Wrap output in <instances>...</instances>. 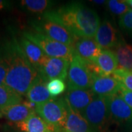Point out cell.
<instances>
[{
	"instance_id": "7402d4cb",
	"label": "cell",
	"mask_w": 132,
	"mask_h": 132,
	"mask_svg": "<svg viewBox=\"0 0 132 132\" xmlns=\"http://www.w3.org/2000/svg\"><path fill=\"white\" fill-rule=\"evenodd\" d=\"M21 5L33 13H42L48 8L51 2L47 0H23Z\"/></svg>"
},
{
	"instance_id": "8fae6325",
	"label": "cell",
	"mask_w": 132,
	"mask_h": 132,
	"mask_svg": "<svg viewBox=\"0 0 132 132\" xmlns=\"http://www.w3.org/2000/svg\"><path fill=\"white\" fill-rule=\"evenodd\" d=\"M95 94L90 90L68 87L64 96L68 107L78 113H81L95 98Z\"/></svg>"
},
{
	"instance_id": "7c38bea8",
	"label": "cell",
	"mask_w": 132,
	"mask_h": 132,
	"mask_svg": "<svg viewBox=\"0 0 132 132\" xmlns=\"http://www.w3.org/2000/svg\"><path fill=\"white\" fill-rule=\"evenodd\" d=\"M122 85L112 76L93 75L91 90L96 96L110 97L119 93Z\"/></svg>"
},
{
	"instance_id": "3957f363",
	"label": "cell",
	"mask_w": 132,
	"mask_h": 132,
	"mask_svg": "<svg viewBox=\"0 0 132 132\" xmlns=\"http://www.w3.org/2000/svg\"><path fill=\"white\" fill-rule=\"evenodd\" d=\"M68 109V106L64 97H56L46 103L38 105L35 112L53 131L62 132L65 126Z\"/></svg>"
},
{
	"instance_id": "4fadbf2b",
	"label": "cell",
	"mask_w": 132,
	"mask_h": 132,
	"mask_svg": "<svg viewBox=\"0 0 132 132\" xmlns=\"http://www.w3.org/2000/svg\"><path fill=\"white\" fill-rule=\"evenodd\" d=\"M95 40L103 50L115 48L120 43L116 29L107 20H104L100 24L95 35Z\"/></svg>"
},
{
	"instance_id": "2e32d148",
	"label": "cell",
	"mask_w": 132,
	"mask_h": 132,
	"mask_svg": "<svg viewBox=\"0 0 132 132\" xmlns=\"http://www.w3.org/2000/svg\"><path fill=\"white\" fill-rule=\"evenodd\" d=\"M46 84L47 81L39 74L26 95L29 101L39 105L54 98L48 90Z\"/></svg>"
},
{
	"instance_id": "484cf974",
	"label": "cell",
	"mask_w": 132,
	"mask_h": 132,
	"mask_svg": "<svg viewBox=\"0 0 132 132\" xmlns=\"http://www.w3.org/2000/svg\"><path fill=\"white\" fill-rule=\"evenodd\" d=\"M119 24L120 27L128 32H132V10H130L126 13L120 16Z\"/></svg>"
},
{
	"instance_id": "83f0119b",
	"label": "cell",
	"mask_w": 132,
	"mask_h": 132,
	"mask_svg": "<svg viewBox=\"0 0 132 132\" xmlns=\"http://www.w3.org/2000/svg\"><path fill=\"white\" fill-rule=\"evenodd\" d=\"M6 73H7V70H6L5 62L3 58L0 55V85L5 84Z\"/></svg>"
},
{
	"instance_id": "7a4b0ae2",
	"label": "cell",
	"mask_w": 132,
	"mask_h": 132,
	"mask_svg": "<svg viewBox=\"0 0 132 132\" xmlns=\"http://www.w3.org/2000/svg\"><path fill=\"white\" fill-rule=\"evenodd\" d=\"M43 17L60 24L76 38H93L101 24L97 13L80 3H72L56 11L46 12Z\"/></svg>"
},
{
	"instance_id": "cb8c5ba5",
	"label": "cell",
	"mask_w": 132,
	"mask_h": 132,
	"mask_svg": "<svg viewBox=\"0 0 132 132\" xmlns=\"http://www.w3.org/2000/svg\"><path fill=\"white\" fill-rule=\"evenodd\" d=\"M106 4L109 11L117 15L122 16L131 10L126 3V1L110 0L106 2Z\"/></svg>"
},
{
	"instance_id": "603a6c76",
	"label": "cell",
	"mask_w": 132,
	"mask_h": 132,
	"mask_svg": "<svg viewBox=\"0 0 132 132\" xmlns=\"http://www.w3.org/2000/svg\"><path fill=\"white\" fill-rule=\"evenodd\" d=\"M112 76L120 81L124 88L132 91V71L117 69Z\"/></svg>"
},
{
	"instance_id": "d6986e66",
	"label": "cell",
	"mask_w": 132,
	"mask_h": 132,
	"mask_svg": "<svg viewBox=\"0 0 132 132\" xmlns=\"http://www.w3.org/2000/svg\"><path fill=\"white\" fill-rule=\"evenodd\" d=\"M18 128L24 132H54L42 118L34 112L27 120L16 123Z\"/></svg>"
},
{
	"instance_id": "6da1fadb",
	"label": "cell",
	"mask_w": 132,
	"mask_h": 132,
	"mask_svg": "<svg viewBox=\"0 0 132 132\" xmlns=\"http://www.w3.org/2000/svg\"><path fill=\"white\" fill-rule=\"evenodd\" d=\"M0 55L5 61L7 70L5 85L21 95H27L39 73L24 54L19 41L13 38L5 43Z\"/></svg>"
},
{
	"instance_id": "ac0fdd59",
	"label": "cell",
	"mask_w": 132,
	"mask_h": 132,
	"mask_svg": "<svg viewBox=\"0 0 132 132\" xmlns=\"http://www.w3.org/2000/svg\"><path fill=\"white\" fill-rule=\"evenodd\" d=\"M0 112L7 120L15 124L24 121L32 114L35 112V111L28 108L23 103L1 109Z\"/></svg>"
},
{
	"instance_id": "52a82bcc",
	"label": "cell",
	"mask_w": 132,
	"mask_h": 132,
	"mask_svg": "<svg viewBox=\"0 0 132 132\" xmlns=\"http://www.w3.org/2000/svg\"><path fill=\"white\" fill-rule=\"evenodd\" d=\"M34 27L36 32L72 47L77 38L62 25L45 17L35 24Z\"/></svg>"
},
{
	"instance_id": "f546056e",
	"label": "cell",
	"mask_w": 132,
	"mask_h": 132,
	"mask_svg": "<svg viewBox=\"0 0 132 132\" xmlns=\"http://www.w3.org/2000/svg\"><path fill=\"white\" fill-rule=\"evenodd\" d=\"M93 2H94L95 4H98V5H102V4H104V3H106V2H107L106 1H104V0H93V1H92Z\"/></svg>"
},
{
	"instance_id": "9c48e42d",
	"label": "cell",
	"mask_w": 132,
	"mask_h": 132,
	"mask_svg": "<svg viewBox=\"0 0 132 132\" xmlns=\"http://www.w3.org/2000/svg\"><path fill=\"white\" fill-rule=\"evenodd\" d=\"M87 65L92 73L96 76H112L118 68V63L115 54L109 49L103 50L98 57L87 61Z\"/></svg>"
},
{
	"instance_id": "44dd1931",
	"label": "cell",
	"mask_w": 132,
	"mask_h": 132,
	"mask_svg": "<svg viewBox=\"0 0 132 132\" xmlns=\"http://www.w3.org/2000/svg\"><path fill=\"white\" fill-rule=\"evenodd\" d=\"M22 95L6 85H0V110L22 103Z\"/></svg>"
},
{
	"instance_id": "5bb4252c",
	"label": "cell",
	"mask_w": 132,
	"mask_h": 132,
	"mask_svg": "<svg viewBox=\"0 0 132 132\" xmlns=\"http://www.w3.org/2000/svg\"><path fill=\"white\" fill-rule=\"evenodd\" d=\"M75 53L83 60L90 61L98 57L103 49L93 38H77L73 44Z\"/></svg>"
},
{
	"instance_id": "ba28073f",
	"label": "cell",
	"mask_w": 132,
	"mask_h": 132,
	"mask_svg": "<svg viewBox=\"0 0 132 132\" xmlns=\"http://www.w3.org/2000/svg\"><path fill=\"white\" fill-rule=\"evenodd\" d=\"M71 61L65 58L48 57L44 64L38 70L39 74L46 81L52 79L67 80Z\"/></svg>"
},
{
	"instance_id": "277c9868",
	"label": "cell",
	"mask_w": 132,
	"mask_h": 132,
	"mask_svg": "<svg viewBox=\"0 0 132 132\" xmlns=\"http://www.w3.org/2000/svg\"><path fill=\"white\" fill-rule=\"evenodd\" d=\"M24 38L34 43L44 52L48 57L65 58L71 61L74 55L73 47L67 46L62 43L56 41L46 35L36 31L24 32Z\"/></svg>"
},
{
	"instance_id": "9a60e30c",
	"label": "cell",
	"mask_w": 132,
	"mask_h": 132,
	"mask_svg": "<svg viewBox=\"0 0 132 132\" xmlns=\"http://www.w3.org/2000/svg\"><path fill=\"white\" fill-rule=\"evenodd\" d=\"M19 43L29 61L35 67V68L38 71L46 60L47 55L43 52L40 48L38 47L37 45L27 38L22 37L19 40Z\"/></svg>"
},
{
	"instance_id": "4316f807",
	"label": "cell",
	"mask_w": 132,
	"mask_h": 132,
	"mask_svg": "<svg viewBox=\"0 0 132 132\" xmlns=\"http://www.w3.org/2000/svg\"><path fill=\"white\" fill-rule=\"evenodd\" d=\"M118 94L122 97L125 102L132 109V91L126 90L122 86Z\"/></svg>"
},
{
	"instance_id": "30bf717a",
	"label": "cell",
	"mask_w": 132,
	"mask_h": 132,
	"mask_svg": "<svg viewBox=\"0 0 132 132\" xmlns=\"http://www.w3.org/2000/svg\"><path fill=\"white\" fill-rule=\"evenodd\" d=\"M108 99V109L111 123L123 124L132 122V109L119 94L114 95Z\"/></svg>"
},
{
	"instance_id": "8992f818",
	"label": "cell",
	"mask_w": 132,
	"mask_h": 132,
	"mask_svg": "<svg viewBox=\"0 0 132 132\" xmlns=\"http://www.w3.org/2000/svg\"><path fill=\"white\" fill-rule=\"evenodd\" d=\"M93 75L94 74L89 68L87 61L74 53L68 73V87L90 90L93 80Z\"/></svg>"
},
{
	"instance_id": "4dcf8cb0",
	"label": "cell",
	"mask_w": 132,
	"mask_h": 132,
	"mask_svg": "<svg viewBox=\"0 0 132 132\" xmlns=\"http://www.w3.org/2000/svg\"><path fill=\"white\" fill-rule=\"evenodd\" d=\"M126 3H127L128 5L129 6V7L131 8L132 10V0H128V1H126Z\"/></svg>"
},
{
	"instance_id": "e0dca14e",
	"label": "cell",
	"mask_w": 132,
	"mask_h": 132,
	"mask_svg": "<svg viewBox=\"0 0 132 132\" xmlns=\"http://www.w3.org/2000/svg\"><path fill=\"white\" fill-rule=\"evenodd\" d=\"M85 118L72 109H68V117L65 127L62 132H95Z\"/></svg>"
},
{
	"instance_id": "5b68a950",
	"label": "cell",
	"mask_w": 132,
	"mask_h": 132,
	"mask_svg": "<svg viewBox=\"0 0 132 132\" xmlns=\"http://www.w3.org/2000/svg\"><path fill=\"white\" fill-rule=\"evenodd\" d=\"M81 114L95 131L106 132L111 123L109 115L107 97H95Z\"/></svg>"
},
{
	"instance_id": "d4e9b609",
	"label": "cell",
	"mask_w": 132,
	"mask_h": 132,
	"mask_svg": "<svg viewBox=\"0 0 132 132\" xmlns=\"http://www.w3.org/2000/svg\"><path fill=\"white\" fill-rule=\"evenodd\" d=\"M47 89L52 97L56 98L63 93L66 90L65 81L61 79H52L48 81L46 84Z\"/></svg>"
},
{
	"instance_id": "ffe728a7",
	"label": "cell",
	"mask_w": 132,
	"mask_h": 132,
	"mask_svg": "<svg viewBox=\"0 0 132 132\" xmlns=\"http://www.w3.org/2000/svg\"><path fill=\"white\" fill-rule=\"evenodd\" d=\"M114 51L118 63V69L132 71V46L121 41Z\"/></svg>"
},
{
	"instance_id": "f1b7e54d",
	"label": "cell",
	"mask_w": 132,
	"mask_h": 132,
	"mask_svg": "<svg viewBox=\"0 0 132 132\" xmlns=\"http://www.w3.org/2000/svg\"><path fill=\"white\" fill-rule=\"evenodd\" d=\"M6 5H7V2H6L0 0V10L4 9L5 7H6Z\"/></svg>"
},
{
	"instance_id": "1f68e13d",
	"label": "cell",
	"mask_w": 132,
	"mask_h": 132,
	"mask_svg": "<svg viewBox=\"0 0 132 132\" xmlns=\"http://www.w3.org/2000/svg\"><path fill=\"white\" fill-rule=\"evenodd\" d=\"M2 114L1 113V112H0V118H2Z\"/></svg>"
}]
</instances>
